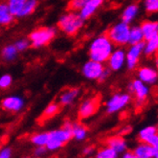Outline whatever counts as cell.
<instances>
[{
  "mask_svg": "<svg viewBox=\"0 0 158 158\" xmlns=\"http://www.w3.org/2000/svg\"><path fill=\"white\" fill-rule=\"evenodd\" d=\"M113 43L110 41L106 35H102L92 41L90 45L89 55L92 60L103 63L106 61L112 53Z\"/></svg>",
  "mask_w": 158,
  "mask_h": 158,
  "instance_id": "1",
  "label": "cell"
},
{
  "mask_svg": "<svg viewBox=\"0 0 158 158\" xmlns=\"http://www.w3.org/2000/svg\"><path fill=\"white\" fill-rule=\"evenodd\" d=\"M71 127L72 124L70 122H65L61 128L48 132V141L45 146L47 151H57L66 145L72 139Z\"/></svg>",
  "mask_w": 158,
  "mask_h": 158,
  "instance_id": "2",
  "label": "cell"
},
{
  "mask_svg": "<svg viewBox=\"0 0 158 158\" xmlns=\"http://www.w3.org/2000/svg\"><path fill=\"white\" fill-rule=\"evenodd\" d=\"M83 20L80 14L75 12H69L63 15L58 22V27L67 35L74 36L78 34L81 28L83 26Z\"/></svg>",
  "mask_w": 158,
  "mask_h": 158,
  "instance_id": "3",
  "label": "cell"
},
{
  "mask_svg": "<svg viewBox=\"0 0 158 158\" xmlns=\"http://www.w3.org/2000/svg\"><path fill=\"white\" fill-rule=\"evenodd\" d=\"M55 35H56V30L54 28L40 27L30 34L29 40L33 47L39 48L49 44L54 40Z\"/></svg>",
  "mask_w": 158,
  "mask_h": 158,
  "instance_id": "4",
  "label": "cell"
},
{
  "mask_svg": "<svg viewBox=\"0 0 158 158\" xmlns=\"http://www.w3.org/2000/svg\"><path fill=\"white\" fill-rule=\"evenodd\" d=\"M129 31H131V28H129L128 24L122 21L111 27L106 35L113 44L122 46L128 43Z\"/></svg>",
  "mask_w": 158,
  "mask_h": 158,
  "instance_id": "5",
  "label": "cell"
},
{
  "mask_svg": "<svg viewBox=\"0 0 158 158\" xmlns=\"http://www.w3.org/2000/svg\"><path fill=\"white\" fill-rule=\"evenodd\" d=\"M100 104L101 98L99 95L88 98L85 101H83L79 108V118L81 120H83L94 115L100 107Z\"/></svg>",
  "mask_w": 158,
  "mask_h": 158,
  "instance_id": "6",
  "label": "cell"
},
{
  "mask_svg": "<svg viewBox=\"0 0 158 158\" xmlns=\"http://www.w3.org/2000/svg\"><path fill=\"white\" fill-rule=\"evenodd\" d=\"M131 101V96L128 94H116L112 96L106 104V111L108 113H115L124 108Z\"/></svg>",
  "mask_w": 158,
  "mask_h": 158,
  "instance_id": "7",
  "label": "cell"
},
{
  "mask_svg": "<svg viewBox=\"0 0 158 158\" xmlns=\"http://www.w3.org/2000/svg\"><path fill=\"white\" fill-rule=\"evenodd\" d=\"M105 70L103 63L90 60L82 67V74L85 78L90 80H98Z\"/></svg>",
  "mask_w": 158,
  "mask_h": 158,
  "instance_id": "8",
  "label": "cell"
},
{
  "mask_svg": "<svg viewBox=\"0 0 158 158\" xmlns=\"http://www.w3.org/2000/svg\"><path fill=\"white\" fill-rule=\"evenodd\" d=\"M144 45L145 43L142 41L131 45V47L128 49L126 55V61L129 69H133L137 65L139 59H140V56L144 50Z\"/></svg>",
  "mask_w": 158,
  "mask_h": 158,
  "instance_id": "9",
  "label": "cell"
},
{
  "mask_svg": "<svg viewBox=\"0 0 158 158\" xmlns=\"http://www.w3.org/2000/svg\"><path fill=\"white\" fill-rule=\"evenodd\" d=\"M131 91L134 93L138 104H143L148 96V88L140 80H134L131 85Z\"/></svg>",
  "mask_w": 158,
  "mask_h": 158,
  "instance_id": "10",
  "label": "cell"
},
{
  "mask_svg": "<svg viewBox=\"0 0 158 158\" xmlns=\"http://www.w3.org/2000/svg\"><path fill=\"white\" fill-rule=\"evenodd\" d=\"M108 66L111 70L117 71L124 65L126 61V53L124 50H115L112 51L108 58Z\"/></svg>",
  "mask_w": 158,
  "mask_h": 158,
  "instance_id": "11",
  "label": "cell"
},
{
  "mask_svg": "<svg viewBox=\"0 0 158 158\" xmlns=\"http://www.w3.org/2000/svg\"><path fill=\"white\" fill-rule=\"evenodd\" d=\"M23 106H24L23 100L16 96H11L5 98L1 102L2 108L7 111H12V112H17V111L21 110Z\"/></svg>",
  "mask_w": 158,
  "mask_h": 158,
  "instance_id": "12",
  "label": "cell"
},
{
  "mask_svg": "<svg viewBox=\"0 0 158 158\" xmlns=\"http://www.w3.org/2000/svg\"><path fill=\"white\" fill-rule=\"evenodd\" d=\"M104 0H89L80 10V15L83 20L89 18L102 6Z\"/></svg>",
  "mask_w": 158,
  "mask_h": 158,
  "instance_id": "13",
  "label": "cell"
},
{
  "mask_svg": "<svg viewBox=\"0 0 158 158\" xmlns=\"http://www.w3.org/2000/svg\"><path fill=\"white\" fill-rule=\"evenodd\" d=\"M140 29L142 31L144 40L146 41L152 39L155 35H158V24L156 21H151V20L143 21L140 26Z\"/></svg>",
  "mask_w": 158,
  "mask_h": 158,
  "instance_id": "14",
  "label": "cell"
},
{
  "mask_svg": "<svg viewBox=\"0 0 158 158\" xmlns=\"http://www.w3.org/2000/svg\"><path fill=\"white\" fill-rule=\"evenodd\" d=\"M79 92L80 89L77 87H70L66 90H63L59 99L60 106H68L71 103H73V101L79 95Z\"/></svg>",
  "mask_w": 158,
  "mask_h": 158,
  "instance_id": "15",
  "label": "cell"
},
{
  "mask_svg": "<svg viewBox=\"0 0 158 158\" xmlns=\"http://www.w3.org/2000/svg\"><path fill=\"white\" fill-rule=\"evenodd\" d=\"M106 143H107V147L114 150L118 154L126 152L127 150V142L121 135L109 137Z\"/></svg>",
  "mask_w": 158,
  "mask_h": 158,
  "instance_id": "16",
  "label": "cell"
},
{
  "mask_svg": "<svg viewBox=\"0 0 158 158\" xmlns=\"http://www.w3.org/2000/svg\"><path fill=\"white\" fill-rule=\"evenodd\" d=\"M138 76L143 82L154 83L157 80V72L151 67H141L138 70Z\"/></svg>",
  "mask_w": 158,
  "mask_h": 158,
  "instance_id": "17",
  "label": "cell"
},
{
  "mask_svg": "<svg viewBox=\"0 0 158 158\" xmlns=\"http://www.w3.org/2000/svg\"><path fill=\"white\" fill-rule=\"evenodd\" d=\"M153 148L147 143L141 142L133 151V153L138 158H153Z\"/></svg>",
  "mask_w": 158,
  "mask_h": 158,
  "instance_id": "18",
  "label": "cell"
},
{
  "mask_svg": "<svg viewBox=\"0 0 158 158\" xmlns=\"http://www.w3.org/2000/svg\"><path fill=\"white\" fill-rule=\"evenodd\" d=\"M14 21V15L9 10V7L6 2H0V25L8 26Z\"/></svg>",
  "mask_w": 158,
  "mask_h": 158,
  "instance_id": "19",
  "label": "cell"
},
{
  "mask_svg": "<svg viewBox=\"0 0 158 158\" xmlns=\"http://www.w3.org/2000/svg\"><path fill=\"white\" fill-rule=\"evenodd\" d=\"M72 138L76 139L78 141H82L86 138L87 135V129L86 127L81 124H72L71 127Z\"/></svg>",
  "mask_w": 158,
  "mask_h": 158,
  "instance_id": "20",
  "label": "cell"
},
{
  "mask_svg": "<svg viewBox=\"0 0 158 158\" xmlns=\"http://www.w3.org/2000/svg\"><path fill=\"white\" fill-rule=\"evenodd\" d=\"M138 11H139V5L135 3L128 5L122 15V21L128 24L129 22L133 20V18L136 16Z\"/></svg>",
  "mask_w": 158,
  "mask_h": 158,
  "instance_id": "21",
  "label": "cell"
},
{
  "mask_svg": "<svg viewBox=\"0 0 158 158\" xmlns=\"http://www.w3.org/2000/svg\"><path fill=\"white\" fill-rule=\"evenodd\" d=\"M60 110V106L58 103H51L49 104L46 108L44 109V111L42 112L41 118H43L44 120H47L50 118H53L54 116L57 115Z\"/></svg>",
  "mask_w": 158,
  "mask_h": 158,
  "instance_id": "22",
  "label": "cell"
},
{
  "mask_svg": "<svg viewBox=\"0 0 158 158\" xmlns=\"http://www.w3.org/2000/svg\"><path fill=\"white\" fill-rule=\"evenodd\" d=\"M144 40V36L142 34V31L140 29V27L135 26L132 27L131 31H129V39H128V43H131V45L142 42Z\"/></svg>",
  "mask_w": 158,
  "mask_h": 158,
  "instance_id": "23",
  "label": "cell"
},
{
  "mask_svg": "<svg viewBox=\"0 0 158 158\" xmlns=\"http://www.w3.org/2000/svg\"><path fill=\"white\" fill-rule=\"evenodd\" d=\"M26 0H7L6 1L9 10L14 16H18Z\"/></svg>",
  "mask_w": 158,
  "mask_h": 158,
  "instance_id": "24",
  "label": "cell"
},
{
  "mask_svg": "<svg viewBox=\"0 0 158 158\" xmlns=\"http://www.w3.org/2000/svg\"><path fill=\"white\" fill-rule=\"evenodd\" d=\"M38 5H39L38 0H26V2L24 3L18 16H26L33 14L36 7H38Z\"/></svg>",
  "mask_w": 158,
  "mask_h": 158,
  "instance_id": "25",
  "label": "cell"
},
{
  "mask_svg": "<svg viewBox=\"0 0 158 158\" xmlns=\"http://www.w3.org/2000/svg\"><path fill=\"white\" fill-rule=\"evenodd\" d=\"M157 48H158V35H155L152 39L147 40V44L144 45L143 51L148 57H151V56L156 53Z\"/></svg>",
  "mask_w": 158,
  "mask_h": 158,
  "instance_id": "26",
  "label": "cell"
},
{
  "mask_svg": "<svg viewBox=\"0 0 158 158\" xmlns=\"http://www.w3.org/2000/svg\"><path fill=\"white\" fill-rule=\"evenodd\" d=\"M155 134H157V128H156V127L150 126V127H147L141 129L140 132H139L138 137H139V140H140L141 142L145 143L148 138L153 136V135H155Z\"/></svg>",
  "mask_w": 158,
  "mask_h": 158,
  "instance_id": "27",
  "label": "cell"
},
{
  "mask_svg": "<svg viewBox=\"0 0 158 158\" xmlns=\"http://www.w3.org/2000/svg\"><path fill=\"white\" fill-rule=\"evenodd\" d=\"M48 137H49V133L48 132H40V133H36L34 134L31 137V142L35 145L36 147L40 146H46L48 141Z\"/></svg>",
  "mask_w": 158,
  "mask_h": 158,
  "instance_id": "28",
  "label": "cell"
},
{
  "mask_svg": "<svg viewBox=\"0 0 158 158\" xmlns=\"http://www.w3.org/2000/svg\"><path fill=\"white\" fill-rule=\"evenodd\" d=\"M118 153L109 147L102 148L97 152L95 158H117Z\"/></svg>",
  "mask_w": 158,
  "mask_h": 158,
  "instance_id": "29",
  "label": "cell"
},
{
  "mask_svg": "<svg viewBox=\"0 0 158 158\" xmlns=\"http://www.w3.org/2000/svg\"><path fill=\"white\" fill-rule=\"evenodd\" d=\"M17 54V50L15 45H8L2 51V57L6 60H12L15 58Z\"/></svg>",
  "mask_w": 158,
  "mask_h": 158,
  "instance_id": "30",
  "label": "cell"
},
{
  "mask_svg": "<svg viewBox=\"0 0 158 158\" xmlns=\"http://www.w3.org/2000/svg\"><path fill=\"white\" fill-rule=\"evenodd\" d=\"M89 0H70L68 3L67 10L70 12H77L80 11L81 9L87 3Z\"/></svg>",
  "mask_w": 158,
  "mask_h": 158,
  "instance_id": "31",
  "label": "cell"
},
{
  "mask_svg": "<svg viewBox=\"0 0 158 158\" xmlns=\"http://www.w3.org/2000/svg\"><path fill=\"white\" fill-rule=\"evenodd\" d=\"M145 9L148 13H156L158 10V0H145Z\"/></svg>",
  "mask_w": 158,
  "mask_h": 158,
  "instance_id": "32",
  "label": "cell"
},
{
  "mask_svg": "<svg viewBox=\"0 0 158 158\" xmlns=\"http://www.w3.org/2000/svg\"><path fill=\"white\" fill-rule=\"evenodd\" d=\"M12 85V77L10 75H3L0 78V88L6 89Z\"/></svg>",
  "mask_w": 158,
  "mask_h": 158,
  "instance_id": "33",
  "label": "cell"
},
{
  "mask_svg": "<svg viewBox=\"0 0 158 158\" xmlns=\"http://www.w3.org/2000/svg\"><path fill=\"white\" fill-rule=\"evenodd\" d=\"M15 48H16L17 51H24V50H26L28 47H29L30 43L26 40H18L15 44Z\"/></svg>",
  "mask_w": 158,
  "mask_h": 158,
  "instance_id": "34",
  "label": "cell"
},
{
  "mask_svg": "<svg viewBox=\"0 0 158 158\" xmlns=\"http://www.w3.org/2000/svg\"><path fill=\"white\" fill-rule=\"evenodd\" d=\"M12 151L10 148H5L0 151V158H11Z\"/></svg>",
  "mask_w": 158,
  "mask_h": 158,
  "instance_id": "35",
  "label": "cell"
},
{
  "mask_svg": "<svg viewBox=\"0 0 158 158\" xmlns=\"http://www.w3.org/2000/svg\"><path fill=\"white\" fill-rule=\"evenodd\" d=\"M46 152H47V148H46L45 146H40L35 148V157H40V156L44 155L46 153Z\"/></svg>",
  "mask_w": 158,
  "mask_h": 158,
  "instance_id": "36",
  "label": "cell"
},
{
  "mask_svg": "<svg viewBox=\"0 0 158 158\" xmlns=\"http://www.w3.org/2000/svg\"><path fill=\"white\" fill-rule=\"evenodd\" d=\"M145 143H147V144H148V145H151L152 147H158V136H157V134H155V135L150 137Z\"/></svg>",
  "mask_w": 158,
  "mask_h": 158,
  "instance_id": "37",
  "label": "cell"
},
{
  "mask_svg": "<svg viewBox=\"0 0 158 158\" xmlns=\"http://www.w3.org/2000/svg\"><path fill=\"white\" fill-rule=\"evenodd\" d=\"M108 75H109V71H108L107 69L105 68V70L103 71V73H102V75L100 76V78H99L98 80H99L100 81H106V80L107 79Z\"/></svg>",
  "mask_w": 158,
  "mask_h": 158,
  "instance_id": "38",
  "label": "cell"
},
{
  "mask_svg": "<svg viewBox=\"0 0 158 158\" xmlns=\"http://www.w3.org/2000/svg\"><path fill=\"white\" fill-rule=\"evenodd\" d=\"M94 152V148L93 147H86L83 148V154L85 155H90Z\"/></svg>",
  "mask_w": 158,
  "mask_h": 158,
  "instance_id": "39",
  "label": "cell"
},
{
  "mask_svg": "<svg viewBox=\"0 0 158 158\" xmlns=\"http://www.w3.org/2000/svg\"><path fill=\"white\" fill-rule=\"evenodd\" d=\"M123 158H138V157L131 152H126L123 155Z\"/></svg>",
  "mask_w": 158,
  "mask_h": 158,
  "instance_id": "40",
  "label": "cell"
},
{
  "mask_svg": "<svg viewBox=\"0 0 158 158\" xmlns=\"http://www.w3.org/2000/svg\"><path fill=\"white\" fill-rule=\"evenodd\" d=\"M25 158H30V157H25Z\"/></svg>",
  "mask_w": 158,
  "mask_h": 158,
  "instance_id": "41",
  "label": "cell"
}]
</instances>
